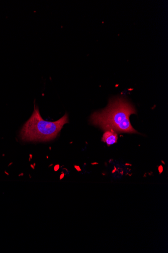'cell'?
<instances>
[{"mask_svg":"<svg viewBox=\"0 0 168 253\" xmlns=\"http://www.w3.org/2000/svg\"><path fill=\"white\" fill-rule=\"evenodd\" d=\"M52 164H51V165H50V166H49V167H50V166H52Z\"/></svg>","mask_w":168,"mask_h":253,"instance_id":"obj_11","label":"cell"},{"mask_svg":"<svg viewBox=\"0 0 168 253\" xmlns=\"http://www.w3.org/2000/svg\"><path fill=\"white\" fill-rule=\"evenodd\" d=\"M54 169H55V171H57V169H59V167H57V166H55V167Z\"/></svg>","mask_w":168,"mask_h":253,"instance_id":"obj_6","label":"cell"},{"mask_svg":"<svg viewBox=\"0 0 168 253\" xmlns=\"http://www.w3.org/2000/svg\"><path fill=\"white\" fill-rule=\"evenodd\" d=\"M118 136L116 132L113 130H106L103 134L102 141L106 143L108 146L115 144L117 142Z\"/></svg>","mask_w":168,"mask_h":253,"instance_id":"obj_3","label":"cell"},{"mask_svg":"<svg viewBox=\"0 0 168 253\" xmlns=\"http://www.w3.org/2000/svg\"><path fill=\"white\" fill-rule=\"evenodd\" d=\"M29 178H30V179H31V178H32V177H31V175L29 174Z\"/></svg>","mask_w":168,"mask_h":253,"instance_id":"obj_9","label":"cell"},{"mask_svg":"<svg viewBox=\"0 0 168 253\" xmlns=\"http://www.w3.org/2000/svg\"><path fill=\"white\" fill-rule=\"evenodd\" d=\"M33 165L34 166H35H35H36L35 163H34L33 164Z\"/></svg>","mask_w":168,"mask_h":253,"instance_id":"obj_8","label":"cell"},{"mask_svg":"<svg viewBox=\"0 0 168 253\" xmlns=\"http://www.w3.org/2000/svg\"><path fill=\"white\" fill-rule=\"evenodd\" d=\"M66 113L57 121H47L41 117L38 107L34 101V111L21 130L22 139L26 141H50L55 139L66 123H69Z\"/></svg>","mask_w":168,"mask_h":253,"instance_id":"obj_2","label":"cell"},{"mask_svg":"<svg viewBox=\"0 0 168 253\" xmlns=\"http://www.w3.org/2000/svg\"><path fill=\"white\" fill-rule=\"evenodd\" d=\"M30 167H31V168L32 169H35V167L34 166L33 164H30Z\"/></svg>","mask_w":168,"mask_h":253,"instance_id":"obj_5","label":"cell"},{"mask_svg":"<svg viewBox=\"0 0 168 253\" xmlns=\"http://www.w3.org/2000/svg\"><path fill=\"white\" fill-rule=\"evenodd\" d=\"M32 158H33V155H32V154H29V162L31 161V160L32 159Z\"/></svg>","mask_w":168,"mask_h":253,"instance_id":"obj_4","label":"cell"},{"mask_svg":"<svg viewBox=\"0 0 168 253\" xmlns=\"http://www.w3.org/2000/svg\"><path fill=\"white\" fill-rule=\"evenodd\" d=\"M132 114H136L133 104L125 99L117 97L110 100L105 109L93 113L91 116L90 122L104 131L136 134L138 132L133 129L129 120Z\"/></svg>","mask_w":168,"mask_h":253,"instance_id":"obj_1","label":"cell"},{"mask_svg":"<svg viewBox=\"0 0 168 253\" xmlns=\"http://www.w3.org/2000/svg\"><path fill=\"white\" fill-rule=\"evenodd\" d=\"M23 175H24V174H23V173H22L21 174H19V177H20V176H23Z\"/></svg>","mask_w":168,"mask_h":253,"instance_id":"obj_7","label":"cell"},{"mask_svg":"<svg viewBox=\"0 0 168 253\" xmlns=\"http://www.w3.org/2000/svg\"><path fill=\"white\" fill-rule=\"evenodd\" d=\"M46 158H47V159H48V156H46Z\"/></svg>","mask_w":168,"mask_h":253,"instance_id":"obj_10","label":"cell"}]
</instances>
